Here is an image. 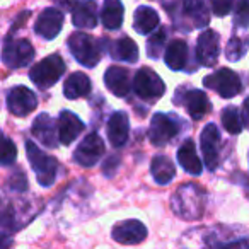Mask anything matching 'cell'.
I'll list each match as a JSON object with an SVG mask.
<instances>
[{
    "label": "cell",
    "mask_w": 249,
    "mask_h": 249,
    "mask_svg": "<svg viewBox=\"0 0 249 249\" xmlns=\"http://www.w3.org/2000/svg\"><path fill=\"white\" fill-rule=\"evenodd\" d=\"M174 213L186 220H196L205 212V191L196 184H183L171 198Z\"/></svg>",
    "instance_id": "1"
},
{
    "label": "cell",
    "mask_w": 249,
    "mask_h": 249,
    "mask_svg": "<svg viewBox=\"0 0 249 249\" xmlns=\"http://www.w3.org/2000/svg\"><path fill=\"white\" fill-rule=\"evenodd\" d=\"M26 152H28L29 164L38 178V183L45 188L52 186L56 179V171H58V162L55 157H50L48 154L41 152V149L33 140L26 142Z\"/></svg>",
    "instance_id": "2"
},
{
    "label": "cell",
    "mask_w": 249,
    "mask_h": 249,
    "mask_svg": "<svg viewBox=\"0 0 249 249\" xmlns=\"http://www.w3.org/2000/svg\"><path fill=\"white\" fill-rule=\"evenodd\" d=\"M65 69L67 67L63 58L58 53H55V55L46 56L39 63H36L31 69V72H29V79L39 89H48V87L55 86V82H58L60 77L65 72Z\"/></svg>",
    "instance_id": "3"
},
{
    "label": "cell",
    "mask_w": 249,
    "mask_h": 249,
    "mask_svg": "<svg viewBox=\"0 0 249 249\" xmlns=\"http://www.w3.org/2000/svg\"><path fill=\"white\" fill-rule=\"evenodd\" d=\"M69 50L72 56L80 63V65L87 67V69H94L101 60V50L99 45L92 36L87 33L75 31L69 38Z\"/></svg>",
    "instance_id": "4"
},
{
    "label": "cell",
    "mask_w": 249,
    "mask_h": 249,
    "mask_svg": "<svg viewBox=\"0 0 249 249\" xmlns=\"http://www.w3.org/2000/svg\"><path fill=\"white\" fill-rule=\"evenodd\" d=\"M133 90H135V94L140 99L156 101L164 96V92H166V84L162 82V79H160L152 69L142 67V69L135 73Z\"/></svg>",
    "instance_id": "5"
},
{
    "label": "cell",
    "mask_w": 249,
    "mask_h": 249,
    "mask_svg": "<svg viewBox=\"0 0 249 249\" xmlns=\"http://www.w3.org/2000/svg\"><path fill=\"white\" fill-rule=\"evenodd\" d=\"M203 86L208 89L215 90L218 96L225 97H235L242 89L241 84V77L231 69H220L218 72L212 73V75L205 77L203 79Z\"/></svg>",
    "instance_id": "6"
},
{
    "label": "cell",
    "mask_w": 249,
    "mask_h": 249,
    "mask_svg": "<svg viewBox=\"0 0 249 249\" xmlns=\"http://www.w3.org/2000/svg\"><path fill=\"white\" fill-rule=\"evenodd\" d=\"M179 121L173 118L171 114L166 113H156L150 121V130H149V139L152 145L164 147L167 142L174 139L179 133Z\"/></svg>",
    "instance_id": "7"
},
{
    "label": "cell",
    "mask_w": 249,
    "mask_h": 249,
    "mask_svg": "<svg viewBox=\"0 0 249 249\" xmlns=\"http://www.w3.org/2000/svg\"><path fill=\"white\" fill-rule=\"evenodd\" d=\"M4 63L9 69H21L31 63L35 58V48L28 39H5L4 45Z\"/></svg>",
    "instance_id": "8"
},
{
    "label": "cell",
    "mask_w": 249,
    "mask_h": 249,
    "mask_svg": "<svg viewBox=\"0 0 249 249\" xmlns=\"http://www.w3.org/2000/svg\"><path fill=\"white\" fill-rule=\"evenodd\" d=\"M38 107L36 94L24 86H16L7 94V109L14 116H28Z\"/></svg>",
    "instance_id": "9"
},
{
    "label": "cell",
    "mask_w": 249,
    "mask_h": 249,
    "mask_svg": "<svg viewBox=\"0 0 249 249\" xmlns=\"http://www.w3.org/2000/svg\"><path fill=\"white\" fill-rule=\"evenodd\" d=\"M104 154V142L97 133H89L73 152V160L82 167H92Z\"/></svg>",
    "instance_id": "10"
},
{
    "label": "cell",
    "mask_w": 249,
    "mask_h": 249,
    "mask_svg": "<svg viewBox=\"0 0 249 249\" xmlns=\"http://www.w3.org/2000/svg\"><path fill=\"white\" fill-rule=\"evenodd\" d=\"M201 152H203L205 166L210 171H213L218 166V160H220V152H218V147H220V132H218L217 124L208 123L207 126L201 132Z\"/></svg>",
    "instance_id": "11"
},
{
    "label": "cell",
    "mask_w": 249,
    "mask_h": 249,
    "mask_svg": "<svg viewBox=\"0 0 249 249\" xmlns=\"http://www.w3.org/2000/svg\"><path fill=\"white\" fill-rule=\"evenodd\" d=\"M111 235L120 244H139L147 237V227L140 220H123L118 222L111 231Z\"/></svg>",
    "instance_id": "12"
},
{
    "label": "cell",
    "mask_w": 249,
    "mask_h": 249,
    "mask_svg": "<svg viewBox=\"0 0 249 249\" xmlns=\"http://www.w3.org/2000/svg\"><path fill=\"white\" fill-rule=\"evenodd\" d=\"M63 26V14L62 11L55 7H48L39 14L35 22V31L38 36L45 39H55L60 35Z\"/></svg>",
    "instance_id": "13"
},
{
    "label": "cell",
    "mask_w": 249,
    "mask_h": 249,
    "mask_svg": "<svg viewBox=\"0 0 249 249\" xmlns=\"http://www.w3.org/2000/svg\"><path fill=\"white\" fill-rule=\"evenodd\" d=\"M218 35L212 29H205L200 36H198L196 43V58L203 67H213L218 60Z\"/></svg>",
    "instance_id": "14"
},
{
    "label": "cell",
    "mask_w": 249,
    "mask_h": 249,
    "mask_svg": "<svg viewBox=\"0 0 249 249\" xmlns=\"http://www.w3.org/2000/svg\"><path fill=\"white\" fill-rule=\"evenodd\" d=\"M31 133L36 140H39L48 149H55L58 145V142H56V140H60L58 123L55 124V120L52 116H48L46 113H41L39 116H36V120L33 121Z\"/></svg>",
    "instance_id": "15"
},
{
    "label": "cell",
    "mask_w": 249,
    "mask_h": 249,
    "mask_svg": "<svg viewBox=\"0 0 249 249\" xmlns=\"http://www.w3.org/2000/svg\"><path fill=\"white\" fill-rule=\"evenodd\" d=\"M130 135V121L128 114L123 111H116L107 121V139L114 149H120L126 143Z\"/></svg>",
    "instance_id": "16"
},
{
    "label": "cell",
    "mask_w": 249,
    "mask_h": 249,
    "mask_svg": "<svg viewBox=\"0 0 249 249\" xmlns=\"http://www.w3.org/2000/svg\"><path fill=\"white\" fill-rule=\"evenodd\" d=\"M56 123H58V139L63 145H70L84 130L82 120L72 111H62Z\"/></svg>",
    "instance_id": "17"
},
{
    "label": "cell",
    "mask_w": 249,
    "mask_h": 249,
    "mask_svg": "<svg viewBox=\"0 0 249 249\" xmlns=\"http://www.w3.org/2000/svg\"><path fill=\"white\" fill-rule=\"evenodd\" d=\"M104 84L107 90L118 97L128 96L130 92V72L123 67H109L104 73Z\"/></svg>",
    "instance_id": "18"
},
{
    "label": "cell",
    "mask_w": 249,
    "mask_h": 249,
    "mask_svg": "<svg viewBox=\"0 0 249 249\" xmlns=\"http://www.w3.org/2000/svg\"><path fill=\"white\" fill-rule=\"evenodd\" d=\"M183 101L184 107H186L188 114L193 118L195 121L201 120L205 114H208L212 111V103L208 99V96L200 89H191L186 92L184 99H179Z\"/></svg>",
    "instance_id": "19"
},
{
    "label": "cell",
    "mask_w": 249,
    "mask_h": 249,
    "mask_svg": "<svg viewBox=\"0 0 249 249\" xmlns=\"http://www.w3.org/2000/svg\"><path fill=\"white\" fill-rule=\"evenodd\" d=\"M72 24L79 29H94L97 26V7L94 0H82L72 11Z\"/></svg>",
    "instance_id": "20"
},
{
    "label": "cell",
    "mask_w": 249,
    "mask_h": 249,
    "mask_svg": "<svg viewBox=\"0 0 249 249\" xmlns=\"http://www.w3.org/2000/svg\"><path fill=\"white\" fill-rule=\"evenodd\" d=\"M178 162L179 166L186 171L191 176H200L203 171V164H201L200 157L196 154V147H195L193 140H184L183 145L178 149Z\"/></svg>",
    "instance_id": "21"
},
{
    "label": "cell",
    "mask_w": 249,
    "mask_h": 249,
    "mask_svg": "<svg viewBox=\"0 0 249 249\" xmlns=\"http://www.w3.org/2000/svg\"><path fill=\"white\" fill-rule=\"evenodd\" d=\"M164 62L171 70H184L188 65V45L184 39H173L167 45Z\"/></svg>",
    "instance_id": "22"
},
{
    "label": "cell",
    "mask_w": 249,
    "mask_h": 249,
    "mask_svg": "<svg viewBox=\"0 0 249 249\" xmlns=\"http://www.w3.org/2000/svg\"><path fill=\"white\" fill-rule=\"evenodd\" d=\"M90 92V79L84 72H73L67 77L65 86H63V94L67 99H79L86 97Z\"/></svg>",
    "instance_id": "23"
},
{
    "label": "cell",
    "mask_w": 249,
    "mask_h": 249,
    "mask_svg": "<svg viewBox=\"0 0 249 249\" xmlns=\"http://www.w3.org/2000/svg\"><path fill=\"white\" fill-rule=\"evenodd\" d=\"M124 9L121 0H104L103 11H101V21L107 31H116L123 24Z\"/></svg>",
    "instance_id": "24"
},
{
    "label": "cell",
    "mask_w": 249,
    "mask_h": 249,
    "mask_svg": "<svg viewBox=\"0 0 249 249\" xmlns=\"http://www.w3.org/2000/svg\"><path fill=\"white\" fill-rule=\"evenodd\" d=\"M183 12L188 19L193 21L195 28H205L210 22V14L205 0H184Z\"/></svg>",
    "instance_id": "25"
},
{
    "label": "cell",
    "mask_w": 249,
    "mask_h": 249,
    "mask_svg": "<svg viewBox=\"0 0 249 249\" xmlns=\"http://www.w3.org/2000/svg\"><path fill=\"white\" fill-rule=\"evenodd\" d=\"M150 173L157 184H169L176 176V167L166 156H156L150 164Z\"/></svg>",
    "instance_id": "26"
},
{
    "label": "cell",
    "mask_w": 249,
    "mask_h": 249,
    "mask_svg": "<svg viewBox=\"0 0 249 249\" xmlns=\"http://www.w3.org/2000/svg\"><path fill=\"white\" fill-rule=\"evenodd\" d=\"M159 26V14L154 9L142 5L135 11V19H133V28L140 35H149Z\"/></svg>",
    "instance_id": "27"
},
{
    "label": "cell",
    "mask_w": 249,
    "mask_h": 249,
    "mask_svg": "<svg viewBox=\"0 0 249 249\" xmlns=\"http://www.w3.org/2000/svg\"><path fill=\"white\" fill-rule=\"evenodd\" d=\"M107 52L111 53L114 60H124L130 63L139 60V46L130 38H121L118 41H113Z\"/></svg>",
    "instance_id": "28"
},
{
    "label": "cell",
    "mask_w": 249,
    "mask_h": 249,
    "mask_svg": "<svg viewBox=\"0 0 249 249\" xmlns=\"http://www.w3.org/2000/svg\"><path fill=\"white\" fill-rule=\"evenodd\" d=\"M222 124L231 135H237L242 132V121L239 116V109L235 106H227L222 109Z\"/></svg>",
    "instance_id": "29"
},
{
    "label": "cell",
    "mask_w": 249,
    "mask_h": 249,
    "mask_svg": "<svg viewBox=\"0 0 249 249\" xmlns=\"http://www.w3.org/2000/svg\"><path fill=\"white\" fill-rule=\"evenodd\" d=\"M248 50H249V38L242 39L235 36V38H232L229 41L227 48H225V56L231 62H237V60H241L248 53Z\"/></svg>",
    "instance_id": "30"
},
{
    "label": "cell",
    "mask_w": 249,
    "mask_h": 249,
    "mask_svg": "<svg viewBox=\"0 0 249 249\" xmlns=\"http://www.w3.org/2000/svg\"><path fill=\"white\" fill-rule=\"evenodd\" d=\"M167 38V33L166 29H159L156 31L154 35H150L149 43H147V53H149L150 58L154 60H159L160 55H162V50H164V43H166Z\"/></svg>",
    "instance_id": "31"
},
{
    "label": "cell",
    "mask_w": 249,
    "mask_h": 249,
    "mask_svg": "<svg viewBox=\"0 0 249 249\" xmlns=\"http://www.w3.org/2000/svg\"><path fill=\"white\" fill-rule=\"evenodd\" d=\"M235 28H249V0H239L234 11Z\"/></svg>",
    "instance_id": "32"
},
{
    "label": "cell",
    "mask_w": 249,
    "mask_h": 249,
    "mask_svg": "<svg viewBox=\"0 0 249 249\" xmlns=\"http://www.w3.org/2000/svg\"><path fill=\"white\" fill-rule=\"evenodd\" d=\"M16 157H18V149H16L14 142L9 137H4V142H2V166L7 167L14 164Z\"/></svg>",
    "instance_id": "33"
},
{
    "label": "cell",
    "mask_w": 249,
    "mask_h": 249,
    "mask_svg": "<svg viewBox=\"0 0 249 249\" xmlns=\"http://www.w3.org/2000/svg\"><path fill=\"white\" fill-rule=\"evenodd\" d=\"M212 2V11L218 18H224L231 12L232 5H234V0H210Z\"/></svg>",
    "instance_id": "34"
},
{
    "label": "cell",
    "mask_w": 249,
    "mask_h": 249,
    "mask_svg": "<svg viewBox=\"0 0 249 249\" xmlns=\"http://www.w3.org/2000/svg\"><path fill=\"white\" fill-rule=\"evenodd\" d=\"M118 166H120V159H118V157H109V159H107L106 162H104V166H103V174H104V176H107V178L114 176Z\"/></svg>",
    "instance_id": "35"
},
{
    "label": "cell",
    "mask_w": 249,
    "mask_h": 249,
    "mask_svg": "<svg viewBox=\"0 0 249 249\" xmlns=\"http://www.w3.org/2000/svg\"><path fill=\"white\" fill-rule=\"evenodd\" d=\"M11 186L14 188L16 191H24L28 188V183H26V178L22 173H16L14 176L11 178Z\"/></svg>",
    "instance_id": "36"
},
{
    "label": "cell",
    "mask_w": 249,
    "mask_h": 249,
    "mask_svg": "<svg viewBox=\"0 0 249 249\" xmlns=\"http://www.w3.org/2000/svg\"><path fill=\"white\" fill-rule=\"evenodd\" d=\"M55 2L62 9H65V11H73V9H75V5L79 4V0H55Z\"/></svg>",
    "instance_id": "37"
},
{
    "label": "cell",
    "mask_w": 249,
    "mask_h": 249,
    "mask_svg": "<svg viewBox=\"0 0 249 249\" xmlns=\"http://www.w3.org/2000/svg\"><path fill=\"white\" fill-rule=\"evenodd\" d=\"M242 121H244V126L249 130V97L242 104Z\"/></svg>",
    "instance_id": "38"
}]
</instances>
